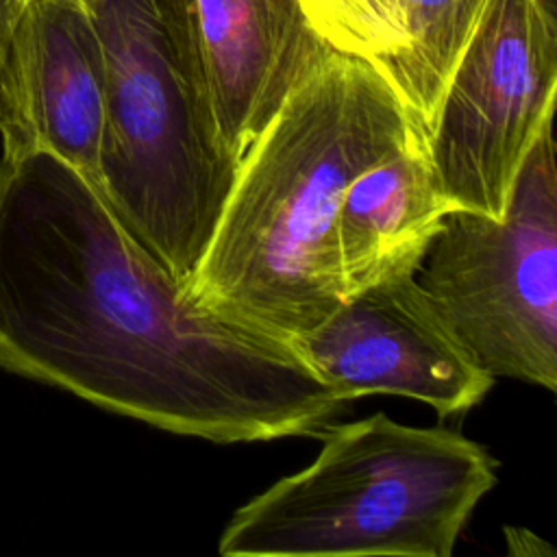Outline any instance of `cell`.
I'll list each match as a JSON object with an SVG mask.
<instances>
[{
  "label": "cell",
  "instance_id": "9c48e42d",
  "mask_svg": "<svg viewBox=\"0 0 557 557\" xmlns=\"http://www.w3.org/2000/svg\"><path fill=\"white\" fill-rule=\"evenodd\" d=\"M194 9L215 137L239 165L326 44L296 0H194Z\"/></svg>",
  "mask_w": 557,
  "mask_h": 557
},
{
  "label": "cell",
  "instance_id": "ba28073f",
  "mask_svg": "<svg viewBox=\"0 0 557 557\" xmlns=\"http://www.w3.org/2000/svg\"><path fill=\"white\" fill-rule=\"evenodd\" d=\"M102 48L83 0H22L0 74L2 157L50 152L98 187Z\"/></svg>",
  "mask_w": 557,
  "mask_h": 557
},
{
  "label": "cell",
  "instance_id": "7a4b0ae2",
  "mask_svg": "<svg viewBox=\"0 0 557 557\" xmlns=\"http://www.w3.org/2000/svg\"><path fill=\"white\" fill-rule=\"evenodd\" d=\"M413 139L424 141L387 81L324 46L239 161L185 294L289 344L313 331L346 300L335 239L344 189Z\"/></svg>",
  "mask_w": 557,
  "mask_h": 557
},
{
  "label": "cell",
  "instance_id": "52a82bcc",
  "mask_svg": "<svg viewBox=\"0 0 557 557\" xmlns=\"http://www.w3.org/2000/svg\"><path fill=\"white\" fill-rule=\"evenodd\" d=\"M292 346L346 403L398 394L450 418L476 407L494 385V376L444 324L413 272H396L355 292Z\"/></svg>",
  "mask_w": 557,
  "mask_h": 557
},
{
  "label": "cell",
  "instance_id": "7c38bea8",
  "mask_svg": "<svg viewBox=\"0 0 557 557\" xmlns=\"http://www.w3.org/2000/svg\"><path fill=\"white\" fill-rule=\"evenodd\" d=\"M20 7H22V0H0V74H2L9 39H11Z\"/></svg>",
  "mask_w": 557,
  "mask_h": 557
},
{
  "label": "cell",
  "instance_id": "277c9868",
  "mask_svg": "<svg viewBox=\"0 0 557 557\" xmlns=\"http://www.w3.org/2000/svg\"><path fill=\"white\" fill-rule=\"evenodd\" d=\"M318 457L228 518L222 557H450L498 461L444 426L379 411L326 429Z\"/></svg>",
  "mask_w": 557,
  "mask_h": 557
},
{
  "label": "cell",
  "instance_id": "3957f363",
  "mask_svg": "<svg viewBox=\"0 0 557 557\" xmlns=\"http://www.w3.org/2000/svg\"><path fill=\"white\" fill-rule=\"evenodd\" d=\"M107 76L98 191L185 289L237 165L218 144L194 0H83Z\"/></svg>",
  "mask_w": 557,
  "mask_h": 557
},
{
  "label": "cell",
  "instance_id": "4fadbf2b",
  "mask_svg": "<svg viewBox=\"0 0 557 557\" xmlns=\"http://www.w3.org/2000/svg\"><path fill=\"white\" fill-rule=\"evenodd\" d=\"M537 2V7L548 15V17H553V20H557L555 17V9H557V0H535Z\"/></svg>",
  "mask_w": 557,
  "mask_h": 557
},
{
  "label": "cell",
  "instance_id": "8fae6325",
  "mask_svg": "<svg viewBox=\"0 0 557 557\" xmlns=\"http://www.w3.org/2000/svg\"><path fill=\"white\" fill-rule=\"evenodd\" d=\"M446 213L422 139L359 172L335 218L346 298L396 272H416Z\"/></svg>",
  "mask_w": 557,
  "mask_h": 557
},
{
  "label": "cell",
  "instance_id": "6da1fadb",
  "mask_svg": "<svg viewBox=\"0 0 557 557\" xmlns=\"http://www.w3.org/2000/svg\"><path fill=\"white\" fill-rule=\"evenodd\" d=\"M0 368L218 444L313 435L348 405L289 342L191 300L50 152L0 157Z\"/></svg>",
  "mask_w": 557,
  "mask_h": 557
},
{
  "label": "cell",
  "instance_id": "8992f818",
  "mask_svg": "<svg viewBox=\"0 0 557 557\" xmlns=\"http://www.w3.org/2000/svg\"><path fill=\"white\" fill-rule=\"evenodd\" d=\"M557 91V20L535 0H487L448 78L426 154L448 211L503 218Z\"/></svg>",
  "mask_w": 557,
  "mask_h": 557
},
{
  "label": "cell",
  "instance_id": "30bf717a",
  "mask_svg": "<svg viewBox=\"0 0 557 557\" xmlns=\"http://www.w3.org/2000/svg\"><path fill=\"white\" fill-rule=\"evenodd\" d=\"M333 50L370 63L424 137L487 0H296Z\"/></svg>",
  "mask_w": 557,
  "mask_h": 557
},
{
  "label": "cell",
  "instance_id": "5b68a950",
  "mask_svg": "<svg viewBox=\"0 0 557 557\" xmlns=\"http://www.w3.org/2000/svg\"><path fill=\"white\" fill-rule=\"evenodd\" d=\"M413 276L487 374L557 389L553 122L527 152L503 218L448 211Z\"/></svg>",
  "mask_w": 557,
  "mask_h": 557
}]
</instances>
